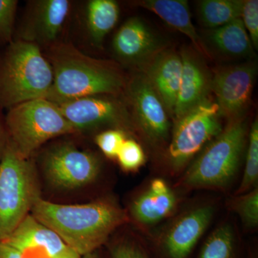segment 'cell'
Segmentation results:
<instances>
[{"label":"cell","instance_id":"obj_24","mask_svg":"<svg viewBox=\"0 0 258 258\" xmlns=\"http://www.w3.org/2000/svg\"><path fill=\"white\" fill-rule=\"evenodd\" d=\"M105 245L108 258H152L147 241L132 232L112 235Z\"/></svg>","mask_w":258,"mask_h":258},{"label":"cell","instance_id":"obj_27","mask_svg":"<svg viewBox=\"0 0 258 258\" xmlns=\"http://www.w3.org/2000/svg\"><path fill=\"white\" fill-rule=\"evenodd\" d=\"M122 170L136 172L144 165L147 160L143 148L135 139H126L116 157Z\"/></svg>","mask_w":258,"mask_h":258},{"label":"cell","instance_id":"obj_4","mask_svg":"<svg viewBox=\"0 0 258 258\" xmlns=\"http://www.w3.org/2000/svg\"><path fill=\"white\" fill-rule=\"evenodd\" d=\"M52 83L50 63L35 44L14 40L0 52L2 109L46 98Z\"/></svg>","mask_w":258,"mask_h":258},{"label":"cell","instance_id":"obj_13","mask_svg":"<svg viewBox=\"0 0 258 258\" xmlns=\"http://www.w3.org/2000/svg\"><path fill=\"white\" fill-rule=\"evenodd\" d=\"M71 7L69 0L29 1L14 40L35 44L42 50L52 46L60 41Z\"/></svg>","mask_w":258,"mask_h":258},{"label":"cell","instance_id":"obj_25","mask_svg":"<svg viewBox=\"0 0 258 258\" xmlns=\"http://www.w3.org/2000/svg\"><path fill=\"white\" fill-rule=\"evenodd\" d=\"M229 211L240 218L247 233L254 232L258 227V186L247 192L232 195L226 201Z\"/></svg>","mask_w":258,"mask_h":258},{"label":"cell","instance_id":"obj_31","mask_svg":"<svg viewBox=\"0 0 258 258\" xmlns=\"http://www.w3.org/2000/svg\"><path fill=\"white\" fill-rule=\"evenodd\" d=\"M0 258H28L26 254L8 242H0Z\"/></svg>","mask_w":258,"mask_h":258},{"label":"cell","instance_id":"obj_18","mask_svg":"<svg viewBox=\"0 0 258 258\" xmlns=\"http://www.w3.org/2000/svg\"><path fill=\"white\" fill-rule=\"evenodd\" d=\"M182 75L175 109L174 120L208 101L211 79L198 57L184 50L181 54Z\"/></svg>","mask_w":258,"mask_h":258},{"label":"cell","instance_id":"obj_5","mask_svg":"<svg viewBox=\"0 0 258 258\" xmlns=\"http://www.w3.org/2000/svg\"><path fill=\"white\" fill-rule=\"evenodd\" d=\"M39 198L35 165L8 141L0 159V242L9 238Z\"/></svg>","mask_w":258,"mask_h":258},{"label":"cell","instance_id":"obj_9","mask_svg":"<svg viewBox=\"0 0 258 258\" xmlns=\"http://www.w3.org/2000/svg\"><path fill=\"white\" fill-rule=\"evenodd\" d=\"M42 164L48 184L62 191L93 184L99 179L103 169L98 155L80 149L71 142H60L49 148L42 157Z\"/></svg>","mask_w":258,"mask_h":258},{"label":"cell","instance_id":"obj_17","mask_svg":"<svg viewBox=\"0 0 258 258\" xmlns=\"http://www.w3.org/2000/svg\"><path fill=\"white\" fill-rule=\"evenodd\" d=\"M146 76L164 103L174 115L182 75L181 55L173 51H159L148 61Z\"/></svg>","mask_w":258,"mask_h":258},{"label":"cell","instance_id":"obj_34","mask_svg":"<svg viewBox=\"0 0 258 258\" xmlns=\"http://www.w3.org/2000/svg\"><path fill=\"white\" fill-rule=\"evenodd\" d=\"M81 258H108L106 252H104L101 250V248L97 249L94 252L83 255Z\"/></svg>","mask_w":258,"mask_h":258},{"label":"cell","instance_id":"obj_32","mask_svg":"<svg viewBox=\"0 0 258 258\" xmlns=\"http://www.w3.org/2000/svg\"><path fill=\"white\" fill-rule=\"evenodd\" d=\"M3 109L0 108V159L3 156L8 142V132L5 125V118L3 114Z\"/></svg>","mask_w":258,"mask_h":258},{"label":"cell","instance_id":"obj_30","mask_svg":"<svg viewBox=\"0 0 258 258\" xmlns=\"http://www.w3.org/2000/svg\"><path fill=\"white\" fill-rule=\"evenodd\" d=\"M241 20L247 34H248L252 46L258 47V1L247 0L243 1Z\"/></svg>","mask_w":258,"mask_h":258},{"label":"cell","instance_id":"obj_19","mask_svg":"<svg viewBox=\"0 0 258 258\" xmlns=\"http://www.w3.org/2000/svg\"><path fill=\"white\" fill-rule=\"evenodd\" d=\"M134 4L155 13L168 25L189 37L194 45L203 55L210 52L191 23L188 3L185 0H142Z\"/></svg>","mask_w":258,"mask_h":258},{"label":"cell","instance_id":"obj_16","mask_svg":"<svg viewBox=\"0 0 258 258\" xmlns=\"http://www.w3.org/2000/svg\"><path fill=\"white\" fill-rule=\"evenodd\" d=\"M112 47L116 58L128 64L145 63L159 52L157 37L138 18H129L120 26Z\"/></svg>","mask_w":258,"mask_h":258},{"label":"cell","instance_id":"obj_22","mask_svg":"<svg viewBox=\"0 0 258 258\" xmlns=\"http://www.w3.org/2000/svg\"><path fill=\"white\" fill-rule=\"evenodd\" d=\"M210 40L220 52L232 57H249L253 52V46L241 18L212 30Z\"/></svg>","mask_w":258,"mask_h":258},{"label":"cell","instance_id":"obj_29","mask_svg":"<svg viewBox=\"0 0 258 258\" xmlns=\"http://www.w3.org/2000/svg\"><path fill=\"white\" fill-rule=\"evenodd\" d=\"M128 134L120 129H106L95 137V142L105 157L116 159L120 148L127 138Z\"/></svg>","mask_w":258,"mask_h":258},{"label":"cell","instance_id":"obj_3","mask_svg":"<svg viewBox=\"0 0 258 258\" xmlns=\"http://www.w3.org/2000/svg\"><path fill=\"white\" fill-rule=\"evenodd\" d=\"M247 134L243 120L230 121L190 163L173 186L182 195L195 190L228 191L238 176Z\"/></svg>","mask_w":258,"mask_h":258},{"label":"cell","instance_id":"obj_6","mask_svg":"<svg viewBox=\"0 0 258 258\" xmlns=\"http://www.w3.org/2000/svg\"><path fill=\"white\" fill-rule=\"evenodd\" d=\"M5 118L8 141L25 159H30L47 141L60 136L79 135L59 107L45 98L13 107Z\"/></svg>","mask_w":258,"mask_h":258},{"label":"cell","instance_id":"obj_10","mask_svg":"<svg viewBox=\"0 0 258 258\" xmlns=\"http://www.w3.org/2000/svg\"><path fill=\"white\" fill-rule=\"evenodd\" d=\"M181 195L161 176L146 181L136 190L126 211L129 222L147 239L181 208Z\"/></svg>","mask_w":258,"mask_h":258},{"label":"cell","instance_id":"obj_20","mask_svg":"<svg viewBox=\"0 0 258 258\" xmlns=\"http://www.w3.org/2000/svg\"><path fill=\"white\" fill-rule=\"evenodd\" d=\"M244 253L245 245L235 223L226 219L205 238L193 258H244Z\"/></svg>","mask_w":258,"mask_h":258},{"label":"cell","instance_id":"obj_21","mask_svg":"<svg viewBox=\"0 0 258 258\" xmlns=\"http://www.w3.org/2000/svg\"><path fill=\"white\" fill-rule=\"evenodd\" d=\"M120 9L113 0H91L86 7V28L94 46L101 47L119 19Z\"/></svg>","mask_w":258,"mask_h":258},{"label":"cell","instance_id":"obj_14","mask_svg":"<svg viewBox=\"0 0 258 258\" xmlns=\"http://www.w3.org/2000/svg\"><path fill=\"white\" fill-rule=\"evenodd\" d=\"M256 69L246 62L219 70L211 79L210 90L215 95L220 115L230 121L239 119L248 106Z\"/></svg>","mask_w":258,"mask_h":258},{"label":"cell","instance_id":"obj_11","mask_svg":"<svg viewBox=\"0 0 258 258\" xmlns=\"http://www.w3.org/2000/svg\"><path fill=\"white\" fill-rule=\"evenodd\" d=\"M78 134L103 128L132 134L134 123L124 105L109 95L83 97L57 105Z\"/></svg>","mask_w":258,"mask_h":258},{"label":"cell","instance_id":"obj_26","mask_svg":"<svg viewBox=\"0 0 258 258\" xmlns=\"http://www.w3.org/2000/svg\"><path fill=\"white\" fill-rule=\"evenodd\" d=\"M248 146L242 179L233 195H242L258 186V122L254 120L248 134Z\"/></svg>","mask_w":258,"mask_h":258},{"label":"cell","instance_id":"obj_28","mask_svg":"<svg viewBox=\"0 0 258 258\" xmlns=\"http://www.w3.org/2000/svg\"><path fill=\"white\" fill-rule=\"evenodd\" d=\"M18 1L0 0V45H9L14 40Z\"/></svg>","mask_w":258,"mask_h":258},{"label":"cell","instance_id":"obj_1","mask_svg":"<svg viewBox=\"0 0 258 258\" xmlns=\"http://www.w3.org/2000/svg\"><path fill=\"white\" fill-rule=\"evenodd\" d=\"M31 212L37 221L55 232L81 257L101 248L118 229L129 223L125 209L112 197L84 205H60L40 198Z\"/></svg>","mask_w":258,"mask_h":258},{"label":"cell","instance_id":"obj_15","mask_svg":"<svg viewBox=\"0 0 258 258\" xmlns=\"http://www.w3.org/2000/svg\"><path fill=\"white\" fill-rule=\"evenodd\" d=\"M25 252H40L46 258H81L53 231L28 215L4 241Z\"/></svg>","mask_w":258,"mask_h":258},{"label":"cell","instance_id":"obj_2","mask_svg":"<svg viewBox=\"0 0 258 258\" xmlns=\"http://www.w3.org/2000/svg\"><path fill=\"white\" fill-rule=\"evenodd\" d=\"M50 63L53 83L45 99L56 105L83 97L124 92L125 80L108 61L93 58L71 42H57L42 50Z\"/></svg>","mask_w":258,"mask_h":258},{"label":"cell","instance_id":"obj_23","mask_svg":"<svg viewBox=\"0 0 258 258\" xmlns=\"http://www.w3.org/2000/svg\"><path fill=\"white\" fill-rule=\"evenodd\" d=\"M243 1L203 0L199 3V15L202 23L212 30L241 18Z\"/></svg>","mask_w":258,"mask_h":258},{"label":"cell","instance_id":"obj_12","mask_svg":"<svg viewBox=\"0 0 258 258\" xmlns=\"http://www.w3.org/2000/svg\"><path fill=\"white\" fill-rule=\"evenodd\" d=\"M124 91L132 106L136 125L152 146L161 147L169 142L171 123L165 106L144 74L126 83Z\"/></svg>","mask_w":258,"mask_h":258},{"label":"cell","instance_id":"obj_33","mask_svg":"<svg viewBox=\"0 0 258 258\" xmlns=\"http://www.w3.org/2000/svg\"><path fill=\"white\" fill-rule=\"evenodd\" d=\"M244 258H258L257 243L255 241L245 245Z\"/></svg>","mask_w":258,"mask_h":258},{"label":"cell","instance_id":"obj_7","mask_svg":"<svg viewBox=\"0 0 258 258\" xmlns=\"http://www.w3.org/2000/svg\"><path fill=\"white\" fill-rule=\"evenodd\" d=\"M218 210L215 200H200L180 208L145 239L152 258H193Z\"/></svg>","mask_w":258,"mask_h":258},{"label":"cell","instance_id":"obj_8","mask_svg":"<svg viewBox=\"0 0 258 258\" xmlns=\"http://www.w3.org/2000/svg\"><path fill=\"white\" fill-rule=\"evenodd\" d=\"M216 103H202L175 120L166 152L168 176L179 177L204 148L223 130Z\"/></svg>","mask_w":258,"mask_h":258}]
</instances>
